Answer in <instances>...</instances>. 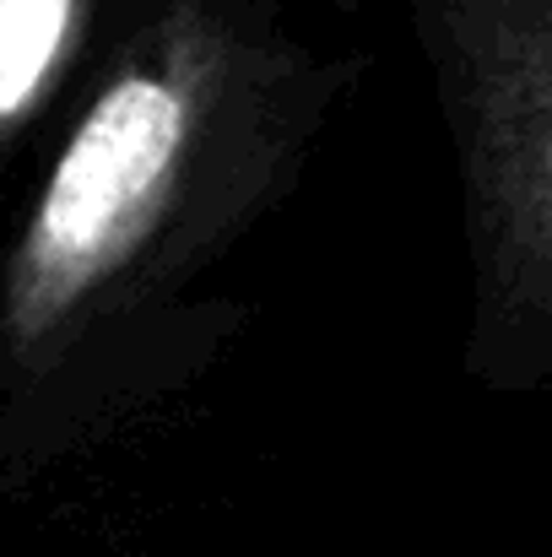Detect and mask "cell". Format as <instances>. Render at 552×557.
<instances>
[{"label":"cell","instance_id":"cell-1","mask_svg":"<svg viewBox=\"0 0 552 557\" xmlns=\"http://www.w3.org/2000/svg\"><path fill=\"white\" fill-rule=\"evenodd\" d=\"M180 141V98L158 82L114 87L76 131L38 222L49 260L93 255L169 169Z\"/></svg>","mask_w":552,"mask_h":557},{"label":"cell","instance_id":"cell-2","mask_svg":"<svg viewBox=\"0 0 552 557\" xmlns=\"http://www.w3.org/2000/svg\"><path fill=\"white\" fill-rule=\"evenodd\" d=\"M71 22V0H0V114L22 109L49 71Z\"/></svg>","mask_w":552,"mask_h":557}]
</instances>
